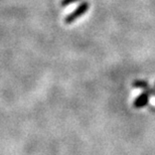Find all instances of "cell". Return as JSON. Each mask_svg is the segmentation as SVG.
<instances>
[{"instance_id":"1","label":"cell","mask_w":155,"mask_h":155,"mask_svg":"<svg viewBox=\"0 0 155 155\" xmlns=\"http://www.w3.org/2000/svg\"><path fill=\"white\" fill-rule=\"evenodd\" d=\"M90 8V3L88 1H84L78 6V7L74 10L72 13L67 15L64 18V23L66 24H72L74 23L77 19H79L80 17H82Z\"/></svg>"},{"instance_id":"2","label":"cell","mask_w":155,"mask_h":155,"mask_svg":"<svg viewBox=\"0 0 155 155\" xmlns=\"http://www.w3.org/2000/svg\"><path fill=\"white\" fill-rule=\"evenodd\" d=\"M148 103H149V94L143 92L135 98L134 102H133V106L136 109H141V108L147 106Z\"/></svg>"},{"instance_id":"3","label":"cell","mask_w":155,"mask_h":155,"mask_svg":"<svg viewBox=\"0 0 155 155\" xmlns=\"http://www.w3.org/2000/svg\"><path fill=\"white\" fill-rule=\"evenodd\" d=\"M133 87L134 88H138V89H142L144 92H146L147 94L149 95H153L155 96V90L150 88L149 84H148L146 81H142V80H137L133 83Z\"/></svg>"},{"instance_id":"4","label":"cell","mask_w":155,"mask_h":155,"mask_svg":"<svg viewBox=\"0 0 155 155\" xmlns=\"http://www.w3.org/2000/svg\"><path fill=\"white\" fill-rule=\"evenodd\" d=\"M78 1H80V0H61V6H69V5L73 4V3H76Z\"/></svg>"}]
</instances>
